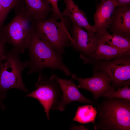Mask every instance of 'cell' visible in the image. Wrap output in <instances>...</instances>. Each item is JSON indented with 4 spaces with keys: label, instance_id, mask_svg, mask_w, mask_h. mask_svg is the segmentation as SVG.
Masks as SVG:
<instances>
[{
    "label": "cell",
    "instance_id": "6da1fadb",
    "mask_svg": "<svg viewBox=\"0 0 130 130\" xmlns=\"http://www.w3.org/2000/svg\"><path fill=\"white\" fill-rule=\"evenodd\" d=\"M96 103L98 112L95 130H130V101L105 97Z\"/></svg>",
    "mask_w": 130,
    "mask_h": 130
},
{
    "label": "cell",
    "instance_id": "7a4b0ae2",
    "mask_svg": "<svg viewBox=\"0 0 130 130\" xmlns=\"http://www.w3.org/2000/svg\"><path fill=\"white\" fill-rule=\"evenodd\" d=\"M27 49L28 51L29 58L28 75L35 72L42 74L43 70L47 68L53 71L60 70L68 76L71 74L69 68L63 63L62 55L58 53L39 38L32 26Z\"/></svg>",
    "mask_w": 130,
    "mask_h": 130
},
{
    "label": "cell",
    "instance_id": "3957f363",
    "mask_svg": "<svg viewBox=\"0 0 130 130\" xmlns=\"http://www.w3.org/2000/svg\"><path fill=\"white\" fill-rule=\"evenodd\" d=\"M71 24L70 21L66 18L65 21L58 22L51 16L45 20H33L31 22L37 36L61 55L65 53V48L70 46L73 40L69 30Z\"/></svg>",
    "mask_w": 130,
    "mask_h": 130
},
{
    "label": "cell",
    "instance_id": "277c9868",
    "mask_svg": "<svg viewBox=\"0 0 130 130\" xmlns=\"http://www.w3.org/2000/svg\"><path fill=\"white\" fill-rule=\"evenodd\" d=\"M19 54L13 48L0 58V92H6L12 88L26 93L28 91L23 82L22 73L25 69L29 68V61H22Z\"/></svg>",
    "mask_w": 130,
    "mask_h": 130
},
{
    "label": "cell",
    "instance_id": "5b68a950",
    "mask_svg": "<svg viewBox=\"0 0 130 130\" xmlns=\"http://www.w3.org/2000/svg\"><path fill=\"white\" fill-rule=\"evenodd\" d=\"M24 7L16 13L12 20L4 26L1 31V38L6 43L11 44L21 54L27 49L32 28V21L25 14Z\"/></svg>",
    "mask_w": 130,
    "mask_h": 130
},
{
    "label": "cell",
    "instance_id": "8992f818",
    "mask_svg": "<svg viewBox=\"0 0 130 130\" xmlns=\"http://www.w3.org/2000/svg\"><path fill=\"white\" fill-rule=\"evenodd\" d=\"M83 60L84 63L93 64L97 71L106 74L115 89L125 85H130V55L118 56L108 61L91 60L85 57Z\"/></svg>",
    "mask_w": 130,
    "mask_h": 130
},
{
    "label": "cell",
    "instance_id": "52a82bcc",
    "mask_svg": "<svg viewBox=\"0 0 130 130\" xmlns=\"http://www.w3.org/2000/svg\"><path fill=\"white\" fill-rule=\"evenodd\" d=\"M34 91L26 95L38 100L43 106L48 120H50L49 111L62 99L61 90L55 77L53 73L48 77L42 74H39L35 84Z\"/></svg>",
    "mask_w": 130,
    "mask_h": 130
},
{
    "label": "cell",
    "instance_id": "ba28073f",
    "mask_svg": "<svg viewBox=\"0 0 130 130\" xmlns=\"http://www.w3.org/2000/svg\"><path fill=\"white\" fill-rule=\"evenodd\" d=\"M72 78L79 83L78 88L87 90L93 94L94 98L98 101L101 97H104L106 94L115 90L112 86L111 80L106 74L97 71L94 73L92 77L87 78L78 77L76 74L71 73Z\"/></svg>",
    "mask_w": 130,
    "mask_h": 130
},
{
    "label": "cell",
    "instance_id": "9c48e42d",
    "mask_svg": "<svg viewBox=\"0 0 130 130\" xmlns=\"http://www.w3.org/2000/svg\"><path fill=\"white\" fill-rule=\"evenodd\" d=\"M71 35L72 41L70 46L81 54L88 56L96 47L98 38L95 34L84 30L83 28L75 23H71Z\"/></svg>",
    "mask_w": 130,
    "mask_h": 130
},
{
    "label": "cell",
    "instance_id": "30bf717a",
    "mask_svg": "<svg viewBox=\"0 0 130 130\" xmlns=\"http://www.w3.org/2000/svg\"><path fill=\"white\" fill-rule=\"evenodd\" d=\"M55 76L61 88L62 97L61 100L54 107L52 110L58 109L60 111H63L66 105L74 101L93 103V102L85 97L81 93L72 79H62L55 74Z\"/></svg>",
    "mask_w": 130,
    "mask_h": 130
},
{
    "label": "cell",
    "instance_id": "8fae6325",
    "mask_svg": "<svg viewBox=\"0 0 130 130\" xmlns=\"http://www.w3.org/2000/svg\"><path fill=\"white\" fill-rule=\"evenodd\" d=\"M117 6L113 0L100 1L94 14V24L92 26L95 33L107 31L114 11Z\"/></svg>",
    "mask_w": 130,
    "mask_h": 130
},
{
    "label": "cell",
    "instance_id": "7c38bea8",
    "mask_svg": "<svg viewBox=\"0 0 130 130\" xmlns=\"http://www.w3.org/2000/svg\"><path fill=\"white\" fill-rule=\"evenodd\" d=\"M113 34L130 38V7L117 6L114 9L108 28Z\"/></svg>",
    "mask_w": 130,
    "mask_h": 130
},
{
    "label": "cell",
    "instance_id": "4fadbf2b",
    "mask_svg": "<svg viewBox=\"0 0 130 130\" xmlns=\"http://www.w3.org/2000/svg\"><path fill=\"white\" fill-rule=\"evenodd\" d=\"M65 7L62 14L64 16L90 33L95 34L92 26L89 23L86 14L80 9L73 0H64Z\"/></svg>",
    "mask_w": 130,
    "mask_h": 130
},
{
    "label": "cell",
    "instance_id": "5bb4252c",
    "mask_svg": "<svg viewBox=\"0 0 130 130\" xmlns=\"http://www.w3.org/2000/svg\"><path fill=\"white\" fill-rule=\"evenodd\" d=\"M24 11L32 21L45 20L48 18L53 9L47 0H24Z\"/></svg>",
    "mask_w": 130,
    "mask_h": 130
},
{
    "label": "cell",
    "instance_id": "9a60e30c",
    "mask_svg": "<svg viewBox=\"0 0 130 130\" xmlns=\"http://www.w3.org/2000/svg\"><path fill=\"white\" fill-rule=\"evenodd\" d=\"M124 55H130V51L116 48L98 38L96 48L88 56L82 55L90 59L108 61Z\"/></svg>",
    "mask_w": 130,
    "mask_h": 130
},
{
    "label": "cell",
    "instance_id": "2e32d148",
    "mask_svg": "<svg viewBox=\"0 0 130 130\" xmlns=\"http://www.w3.org/2000/svg\"><path fill=\"white\" fill-rule=\"evenodd\" d=\"M95 35L103 41L116 48L130 51V38L122 35L110 34L107 31L96 33Z\"/></svg>",
    "mask_w": 130,
    "mask_h": 130
},
{
    "label": "cell",
    "instance_id": "e0dca14e",
    "mask_svg": "<svg viewBox=\"0 0 130 130\" xmlns=\"http://www.w3.org/2000/svg\"><path fill=\"white\" fill-rule=\"evenodd\" d=\"M98 112L92 105L78 106V109L73 120L82 124L91 122L94 124Z\"/></svg>",
    "mask_w": 130,
    "mask_h": 130
},
{
    "label": "cell",
    "instance_id": "ac0fdd59",
    "mask_svg": "<svg viewBox=\"0 0 130 130\" xmlns=\"http://www.w3.org/2000/svg\"><path fill=\"white\" fill-rule=\"evenodd\" d=\"M1 12L0 15V30L1 31L4 22L10 12L14 10L16 13L25 6L24 0H0Z\"/></svg>",
    "mask_w": 130,
    "mask_h": 130
},
{
    "label": "cell",
    "instance_id": "d6986e66",
    "mask_svg": "<svg viewBox=\"0 0 130 130\" xmlns=\"http://www.w3.org/2000/svg\"><path fill=\"white\" fill-rule=\"evenodd\" d=\"M105 97L109 98H119L130 101V87L129 85H125L124 87H119L116 91H111L107 93Z\"/></svg>",
    "mask_w": 130,
    "mask_h": 130
},
{
    "label": "cell",
    "instance_id": "ffe728a7",
    "mask_svg": "<svg viewBox=\"0 0 130 130\" xmlns=\"http://www.w3.org/2000/svg\"><path fill=\"white\" fill-rule=\"evenodd\" d=\"M52 7L53 12L50 16L53 17L58 20L65 21L66 18L63 16L58 7V0H47Z\"/></svg>",
    "mask_w": 130,
    "mask_h": 130
},
{
    "label": "cell",
    "instance_id": "44dd1931",
    "mask_svg": "<svg viewBox=\"0 0 130 130\" xmlns=\"http://www.w3.org/2000/svg\"><path fill=\"white\" fill-rule=\"evenodd\" d=\"M6 43L1 38H0V58L5 54L7 50L5 49V45Z\"/></svg>",
    "mask_w": 130,
    "mask_h": 130
},
{
    "label": "cell",
    "instance_id": "7402d4cb",
    "mask_svg": "<svg viewBox=\"0 0 130 130\" xmlns=\"http://www.w3.org/2000/svg\"><path fill=\"white\" fill-rule=\"evenodd\" d=\"M116 3L117 6L123 7L129 6L130 0H113Z\"/></svg>",
    "mask_w": 130,
    "mask_h": 130
},
{
    "label": "cell",
    "instance_id": "603a6c76",
    "mask_svg": "<svg viewBox=\"0 0 130 130\" xmlns=\"http://www.w3.org/2000/svg\"><path fill=\"white\" fill-rule=\"evenodd\" d=\"M6 94L7 92L4 93L0 92V108L2 110H4L6 108L3 101L6 99Z\"/></svg>",
    "mask_w": 130,
    "mask_h": 130
},
{
    "label": "cell",
    "instance_id": "cb8c5ba5",
    "mask_svg": "<svg viewBox=\"0 0 130 130\" xmlns=\"http://www.w3.org/2000/svg\"><path fill=\"white\" fill-rule=\"evenodd\" d=\"M1 4L0 2V15L1 12Z\"/></svg>",
    "mask_w": 130,
    "mask_h": 130
},
{
    "label": "cell",
    "instance_id": "d4e9b609",
    "mask_svg": "<svg viewBox=\"0 0 130 130\" xmlns=\"http://www.w3.org/2000/svg\"><path fill=\"white\" fill-rule=\"evenodd\" d=\"M1 37V31L0 30V38Z\"/></svg>",
    "mask_w": 130,
    "mask_h": 130
},
{
    "label": "cell",
    "instance_id": "484cf974",
    "mask_svg": "<svg viewBox=\"0 0 130 130\" xmlns=\"http://www.w3.org/2000/svg\"><path fill=\"white\" fill-rule=\"evenodd\" d=\"M104 0H100V1H103Z\"/></svg>",
    "mask_w": 130,
    "mask_h": 130
}]
</instances>
